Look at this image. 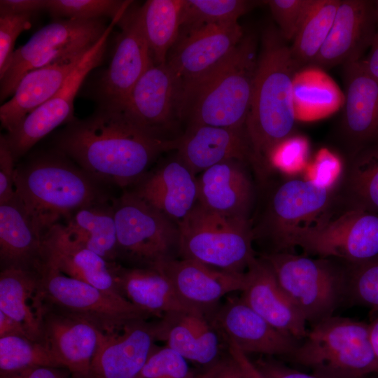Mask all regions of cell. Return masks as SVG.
I'll return each mask as SVG.
<instances>
[{"mask_svg": "<svg viewBox=\"0 0 378 378\" xmlns=\"http://www.w3.org/2000/svg\"><path fill=\"white\" fill-rule=\"evenodd\" d=\"M108 25L101 19L57 20L41 28L15 50L0 78L1 102L12 96L29 71L58 60L85 53Z\"/></svg>", "mask_w": 378, "mask_h": 378, "instance_id": "8fae6325", "label": "cell"}, {"mask_svg": "<svg viewBox=\"0 0 378 378\" xmlns=\"http://www.w3.org/2000/svg\"><path fill=\"white\" fill-rule=\"evenodd\" d=\"M377 30L374 1L341 0L328 36L312 65L329 68L361 60Z\"/></svg>", "mask_w": 378, "mask_h": 378, "instance_id": "d6986e66", "label": "cell"}, {"mask_svg": "<svg viewBox=\"0 0 378 378\" xmlns=\"http://www.w3.org/2000/svg\"><path fill=\"white\" fill-rule=\"evenodd\" d=\"M337 190L344 204L378 214V140L347 159Z\"/></svg>", "mask_w": 378, "mask_h": 378, "instance_id": "836d02e7", "label": "cell"}, {"mask_svg": "<svg viewBox=\"0 0 378 378\" xmlns=\"http://www.w3.org/2000/svg\"><path fill=\"white\" fill-rule=\"evenodd\" d=\"M20 336L31 337L22 324L0 311V337Z\"/></svg>", "mask_w": 378, "mask_h": 378, "instance_id": "db71d44e", "label": "cell"}, {"mask_svg": "<svg viewBox=\"0 0 378 378\" xmlns=\"http://www.w3.org/2000/svg\"><path fill=\"white\" fill-rule=\"evenodd\" d=\"M246 276L241 300L272 326L302 341L308 332L307 321L283 290L267 262L261 257L256 258Z\"/></svg>", "mask_w": 378, "mask_h": 378, "instance_id": "cb8c5ba5", "label": "cell"}, {"mask_svg": "<svg viewBox=\"0 0 378 378\" xmlns=\"http://www.w3.org/2000/svg\"><path fill=\"white\" fill-rule=\"evenodd\" d=\"M188 360L167 346L155 345L136 378H196Z\"/></svg>", "mask_w": 378, "mask_h": 378, "instance_id": "7bdbcfd3", "label": "cell"}, {"mask_svg": "<svg viewBox=\"0 0 378 378\" xmlns=\"http://www.w3.org/2000/svg\"><path fill=\"white\" fill-rule=\"evenodd\" d=\"M312 0H268L278 30L286 41H293L312 4Z\"/></svg>", "mask_w": 378, "mask_h": 378, "instance_id": "ee69618b", "label": "cell"}, {"mask_svg": "<svg viewBox=\"0 0 378 378\" xmlns=\"http://www.w3.org/2000/svg\"><path fill=\"white\" fill-rule=\"evenodd\" d=\"M196 378H244L236 360L227 351L218 361L197 374Z\"/></svg>", "mask_w": 378, "mask_h": 378, "instance_id": "c3c4849f", "label": "cell"}, {"mask_svg": "<svg viewBox=\"0 0 378 378\" xmlns=\"http://www.w3.org/2000/svg\"><path fill=\"white\" fill-rule=\"evenodd\" d=\"M256 37L244 34L234 50L183 92L181 118L188 126L244 129L258 60Z\"/></svg>", "mask_w": 378, "mask_h": 378, "instance_id": "277c9868", "label": "cell"}, {"mask_svg": "<svg viewBox=\"0 0 378 378\" xmlns=\"http://www.w3.org/2000/svg\"><path fill=\"white\" fill-rule=\"evenodd\" d=\"M42 366L62 368L51 351L41 342L20 336L0 337V374Z\"/></svg>", "mask_w": 378, "mask_h": 378, "instance_id": "f35d334b", "label": "cell"}, {"mask_svg": "<svg viewBox=\"0 0 378 378\" xmlns=\"http://www.w3.org/2000/svg\"><path fill=\"white\" fill-rule=\"evenodd\" d=\"M296 120H316L330 115L343 106L342 93L336 83L317 66L300 69L293 81Z\"/></svg>", "mask_w": 378, "mask_h": 378, "instance_id": "d6a6232c", "label": "cell"}, {"mask_svg": "<svg viewBox=\"0 0 378 378\" xmlns=\"http://www.w3.org/2000/svg\"><path fill=\"white\" fill-rule=\"evenodd\" d=\"M14 185L15 194L46 232L62 217L110 200L105 185L57 149L16 167Z\"/></svg>", "mask_w": 378, "mask_h": 378, "instance_id": "3957f363", "label": "cell"}, {"mask_svg": "<svg viewBox=\"0 0 378 378\" xmlns=\"http://www.w3.org/2000/svg\"><path fill=\"white\" fill-rule=\"evenodd\" d=\"M305 253L346 265L378 259V214L338 202L300 241Z\"/></svg>", "mask_w": 378, "mask_h": 378, "instance_id": "7c38bea8", "label": "cell"}, {"mask_svg": "<svg viewBox=\"0 0 378 378\" xmlns=\"http://www.w3.org/2000/svg\"><path fill=\"white\" fill-rule=\"evenodd\" d=\"M344 66V113L341 139L349 159L378 140V80L361 60Z\"/></svg>", "mask_w": 378, "mask_h": 378, "instance_id": "ffe728a7", "label": "cell"}, {"mask_svg": "<svg viewBox=\"0 0 378 378\" xmlns=\"http://www.w3.org/2000/svg\"><path fill=\"white\" fill-rule=\"evenodd\" d=\"M255 365L267 378H323L292 370L272 359H260Z\"/></svg>", "mask_w": 378, "mask_h": 378, "instance_id": "681fc988", "label": "cell"}, {"mask_svg": "<svg viewBox=\"0 0 378 378\" xmlns=\"http://www.w3.org/2000/svg\"><path fill=\"white\" fill-rule=\"evenodd\" d=\"M155 338L184 357L204 368L212 365L224 355L225 345L209 318L191 311L164 314L153 321Z\"/></svg>", "mask_w": 378, "mask_h": 378, "instance_id": "d4e9b609", "label": "cell"}, {"mask_svg": "<svg viewBox=\"0 0 378 378\" xmlns=\"http://www.w3.org/2000/svg\"><path fill=\"white\" fill-rule=\"evenodd\" d=\"M44 232L16 194L0 204L1 269L38 270L43 263Z\"/></svg>", "mask_w": 378, "mask_h": 378, "instance_id": "83f0119b", "label": "cell"}, {"mask_svg": "<svg viewBox=\"0 0 378 378\" xmlns=\"http://www.w3.org/2000/svg\"><path fill=\"white\" fill-rule=\"evenodd\" d=\"M344 167L340 158L326 148H321L308 162L303 178L324 188H336L342 177Z\"/></svg>", "mask_w": 378, "mask_h": 378, "instance_id": "f6af8a7d", "label": "cell"}, {"mask_svg": "<svg viewBox=\"0 0 378 378\" xmlns=\"http://www.w3.org/2000/svg\"><path fill=\"white\" fill-rule=\"evenodd\" d=\"M0 378H72L69 372L62 368L37 367L24 371L0 374Z\"/></svg>", "mask_w": 378, "mask_h": 378, "instance_id": "816d5d0a", "label": "cell"}, {"mask_svg": "<svg viewBox=\"0 0 378 378\" xmlns=\"http://www.w3.org/2000/svg\"><path fill=\"white\" fill-rule=\"evenodd\" d=\"M182 90L167 63L153 64L132 89L121 111L160 138L181 118Z\"/></svg>", "mask_w": 378, "mask_h": 378, "instance_id": "2e32d148", "label": "cell"}, {"mask_svg": "<svg viewBox=\"0 0 378 378\" xmlns=\"http://www.w3.org/2000/svg\"><path fill=\"white\" fill-rule=\"evenodd\" d=\"M299 71L290 46L277 27L263 31L258 55L253 94L245 131L252 151V166L261 181L270 174L272 148L290 136L296 117L293 81Z\"/></svg>", "mask_w": 378, "mask_h": 378, "instance_id": "7a4b0ae2", "label": "cell"}, {"mask_svg": "<svg viewBox=\"0 0 378 378\" xmlns=\"http://www.w3.org/2000/svg\"><path fill=\"white\" fill-rule=\"evenodd\" d=\"M15 159L4 134L0 136V204L11 199L15 194L14 177Z\"/></svg>", "mask_w": 378, "mask_h": 378, "instance_id": "7dc6e473", "label": "cell"}, {"mask_svg": "<svg viewBox=\"0 0 378 378\" xmlns=\"http://www.w3.org/2000/svg\"><path fill=\"white\" fill-rule=\"evenodd\" d=\"M244 164L239 160H229L203 171L197 177V203L220 215L248 218L254 190Z\"/></svg>", "mask_w": 378, "mask_h": 378, "instance_id": "f1b7e54d", "label": "cell"}, {"mask_svg": "<svg viewBox=\"0 0 378 378\" xmlns=\"http://www.w3.org/2000/svg\"><path fill=\"white\" fill-rule=\"evenodd\" d=\"M154 322L137 319L103 334L87 378H136L155 346Z\"/></svg>", "mask_w": 378, "mask_h": 378, "instance_id": "44dd1931", "label": "cell"}, {"mask_svg": "<svg viewBox=\"0 0 378 378\" xmlns=\"http://www.w3.org/2000/svg\"><path fill=\"white\" fill-rule=\"evenodd\" d=\"M116 280L121 295L153 316L159 318L164 314L179 311L200 312L181 298L161 269L125 267L118 263Z\"/></svg>", "mask_w": 378, "mask_h": 378, "instance_id": "4dcf8cb0", "label": "cell"}, {"mask_svg": "<svg viewBox=\"0 0 378 378\" xmlns=\"http://www.w3.org/2000/svg\"><path fill=\"white\" fill-rule=\"evenodd\" d=\"M372 344L378 358V316L369 324Z\"/></svg>", "mask_w": 378, "mask_h": 378, "instance_id": "9f6ffc18", "label": "cell"}, {"mask_svg": "<svg viewBox=\"0 0 378 378\" xmlns=\"http://www.w3.org/2000/svg\"><path fill=\"white\" fill-rule=\"evenodd\" d=\"M323 378H365L378 373L369 324L333 316L312 325L288 357Z\"/></svg>", "mask_w": 378, "mask_h": 378, "instance_id": "5b68a950", "label": "cell"}, {"mask_svg": "<svg viewBox=\"0 0 378 378\" xmlns=\"http://www.w3.org/2000/svg\"><path fill=\"white\" fill-rule=\"evenodd\" d=\"M283 290L312 325L332 316L346 290L345 269L328 258H312L291 252L261 256Z\"/></svg>", "mask_w": 378, "mask_h": 378, "instance_id": "30bf717a", "label": "cell"}, {"mask_svg": "<svg viewBox=\"0 0 378 378\" xmlns=\"http://www.w3.org/2000/svg\"><path fill=\"white\" fill-rule=\"evenodd\" d=\"M43 262L69 277L121 295L116 280L119 262H108L78 244L64 232L59 223L45 234Z\"/></svg>", "mask_w": 378, "mask_h": 378, "instance_id": "603a6c76", "label": "cell"}, {"mask_svg": "<svg viewBox=\"0 0 378 378\" xmlns=\"http://www.w3.org/2000/svg\"><path fill=\"white\" fill-rule=\"evenodd\" d=\"M64 232L74 241L108 262H118V249L113 204L108 202L81 208L74 212Z\"/></svg>", "mask_w": 378, "mask_h": 378, "instance_id": "1f68e13d", "label": "cell"}, {"mask_svg": "<svg viewBox=\"0 0 378 378\" xmlns=\"http://www.w3.org/2000/svg\"><path fill=\"white\" fill-rule=\"evenodd\" d=\"M43 342L72 378H87L104 332L89 321L43 305L34 307Z\"/></svg>", "mask_w": 378, "mask_h": 378, "instance_id": "ac0fdd59", "label": "cell"}, {"mask_svg": "<svg viewBox=\"0 0 378 378\" xmlns=\"http://www.w3.org/2000/svg\"><path fill=\"white\" fill-rule=\"evenodd\" d=\"M244 34L238 22L181 29L166 63L180 82L182 97L189 86L224 61Z\"/></svg>", "mask_w": 378, "mask_h": 378, "instance_id": "9a60e30c", "label": "cell"}, {"mask_svg": "<svg viewBox=\"0 0 378 378\" xmlns=\"http://www.w3.org/2000/svg\"><path fill=\"white\" fill-rule=\"evenodd\" d=\"M361 62L366 71L378 80V30L370 46V50L365 59Z\"/></svg>", "mask_w": 378, "mask_h": 378, "instance_id": "11a10c76", "label": "cell"}, {"mask_svg": "<svg viewBox=\"0 0 378 378\" xmlns=\"http://www.w3.org/2000/svg\"><path fill=\"white\" fill-rule=\"evenodd\" d=\"M118 24L120 32L97 90L101 108L121 111L132 89L153 61L142 29L139 6L132 4Z\"/></svg>", "mask_w": 378, "mask_h": 378, "instance_id": "5bb4252c", "label": "cell"}, {"mask_svg": "<svg viewBox=\"0 0 378 378\" xmlns=\"http://www.w3.org/2000/svg\"><path fill=\"white\" fill-rule=\"evenodd\" d=\"M31 27V14L0 15V78L14 52L18 36Z\"/></svg>", "mask_w": 378, "mask_h": 378, "instance_id": "bcb514c9", "label": "cell"}, {"mask_svg": "<svg viewBox=\"0 0 378 378\" xmlns=\"http://www.w3.org/2000/svg\"><path fill=\"white\" fill-rule=\"evenodd\" d=\"M309 142L302 136H290L270 150L267 157L269 172L277 171L288 176L304 172L308 164Z\"/></svg>", "mask_w": 378, "mask_h": 378, "instance_id": "b9f144b4", "label": "cell"}, {"mask_svg": "<svg viewBox=\"0 0 378 378\" xmlns=\"http://www.w3.org/2000/svg\"><path fill=\"white\" fill-rule=\"evenodd\" d=\"M38 281V270L1 269L0 311L22 324L32 340L44 344L40 322L29 303L32 304Z\"/></svg>", "mask_w": 378, "mask_h": 378, "instance_id": "e575fe53", "label": "cell"}, {"mask_svg": "<svg viewBox=\"0 0 378 378\" xmlns=\"http://www.w3.org/2000/svg\"><path fill=\"white\" fill-rule=\"evenodd\" d=\"M159 269L169 277L181 298L207 317L223 296L242 292L246 285V272H230L190 259H172Z\"/></svg>", "mask_w": 378, "mask_h": 378, "instance_id": "7402d4cb", "label": "cell"}, {"mask_svg": "<svg viewBox=\"0 0 378 378\" xmlns=\"http://www.w3.org/2000/svg\"><path fill=\"white\" fill-rule=\"evenodd\" d=\"M338 186L324 188L304 178H288L271 192L253 237L268 241L270 253L290 252L334 208Z\"/></svg>", "mask_w": 378, "mask_h": 378, "instance_id": "8992f818", "label": "cell"}, {"mask_svg": "<svg viewBox=\"0 0 378 378\" xmlns=\"http://www.w3.org/2000/svg\"><path fill=\"white\" fill-rule=\"evenodd\" d=\"M263 2L248 0H184L181 29L236 23L241 16Z\"/></svg>", "mask_w": 378, "mask_h": 378, "instance_id": "74e56055", "label": "cell"}, {"mask_svg": "<svg viewBox=\"0 0 378 378\" xmlns=\"http://www.w3.org/2000/svg\"><path fill=\"white\" fill-rule=\"evenodd\" d=\"M177 158L195 175L219 162L236 160L252 163L244 129L190 125L176 139Z\"/></svg>", "mask_w": 378, "mask_h": 378, "instance_id": "484cf974", "label": "cell"}, {"mask_svg": "<svg viewBox=\"0 0 378 378\" xmlns=\"http://www.w3.org/2000/svg\"><path fill=\"white\" fill-rule=\"evenodd\" d=\"M132 4L120 0H47L46 10L53 16L76 20L115 18Z\"/></svg>", "mask_w": 378, "mask_h": 378, "instance_id": "ab89813d", "label": "cell"}, {"mask_svg": "<svg viewBox=\"0 0 378 378\" xmlns=\"http://www.w3.org/2000/svg\"><path fill=\"white\" fill-rule=\"evenodd\" d=\"M375 3V10H376V17H377V27H378V0L374 1Z\"/></svg>", "mask_w": 378, "mask_h": 378, "instance_id": "6f0895ef", "label": "cell"}, {"mask_svg": "<svg viewBox=\"0 0 378 378\" xmlns=\"http://www.w3.org/2000/svg\"><path fill=\"white\" fill-rule=\"evenodd\" d=\"M227 349L239 365L244 378H267L253 363L248 355L231 343H227Z\"/></svg>", "mask_w": 378, "mask_h": 378, "instance_id": "f5cc1de1", "label": "cell"}, {"mask_svg": "<svg viewBox=\"0 0 378 378\" xmlns=\"http://www.w3.org/2000/svg\"><path fill=\"white\" fill-rule=\"evenodd\" d=\"M184 0H148L139 6L142 29L154 64L167 62L181 31Z\"/></svg>", "mask_w": 378, "mask_h": 378, "instance_id": "d590c367", "label": "cell"}, {"mask_svg": "<svg viewBox=\"0 0 378 378\" xmlns=\"http://www.w3.org/2000/svg\"><path fill=\"white\" fill-rule=\"evenodd\" d=\"M85 53L58 60L25 74L11 98L0 107L2 127L7 132L11 131L28 114L52 98Z\"/></svg>", "mask_w": 378, "mask_h": 378, "instance_id": "f546056e", "label": "cell"}, {"mask_svg": "<svg viewBox=\"0 0 378 378\" xmlns=\"http://www.w3.org/2000/svg\"><path fill=\"white\" fill-rule=\"evenodd\" d=\"M178 227L181 258L235 273H244L256 259L248 218L220 215L197 203Z\"/></svg>", "mask_w": 378, "mask_h": 378, "instance_id": "52a82bcc", "label": "cell"}, {"mask_svg": "<svg viewBox=\"0 0 378 378\" xmlns=\"http://www.w3.org/2000/svg\"><path fill=\"white\" fill-rule=\"evenodd\" d=\"M341 0H312L302 23L290 46L298 68L312 64L332 26Z\"/></svg>", "mask_w": 378, "mask_h": 378, "instance_id": "8d00e7d4", "label": "cell"}, {"mask_svg": "<svg viewBox=\"0 0 378 378\" xmlns=\"http://www.w3.org/2000/svg\"><path fill=\"white\" fill-rule=\"evenodd\" d=\"M32 307L43 305L83 318L104 334L121 330L137 319L153 316L125 298L69 277L42 263Z\"/></svg>", "mask_w": 378, "mask_h": 378, "instance_id": "ba28073f", "label": "cell"}, {"mask_svg": "<svg viewBox=\"0 0 378 378\" xmlns=\"http://www.w3.org/2000/svg\"><path fill=\"white\" fill-rule=\"evenodd\" d=\"M124 13L111 20L104 34L83 55L59 90L4 134L15 160L64 121L72 120L75 97L88 74L102 62L108 38Z\"/></svg>", "mask_w": 378, "mask_h": 378, "instance_id": "4fadbf2b", "label": "cell"}, {"mask_svg": "<svg viewBox=\"0 0 378 378\" xmlns=\"http://www.w3.org/2000/svg\"><path fill=\"white\" fill-rule=\"evenodd\" d=\"M118 260L134 267L160 268L178 253L179 230L163 213L133 191L113 201Z\"/></svg>", "mask_w": 378, "mask_h": 378, "instance_id": "9c48e42d", "label": "cell"}, {"mask_svg": "<svg viewBox=\"0 0 378 378\" xmlns=\"http://www.w3.org/2000/svg\"><path fill=\"white\" fill-rule=\"evenodd\" d=\"M346 267V290L353 300L378 312V259Z\"/></svg>", "mask_w": 378, "mask_h": 378, "instance_id": "60d3db41", "label": "cell"}, {"mask_svg": "<svg viewBox=\"0 0 378 378\" xmlns=\"http://www.w3.org/2000/svg\"><path fill=\"white\" fill-rule=\"evenodd\" d=\"M56 149L104 185L137 183L161 153L176 148V139L142 129L121 111L100 109L72 120L55 139Z\"/></svg>", "mask_w": 378, "mask_h": 378, "instance_id": "6da1fadb", "label": "cell"}, {"mask_svg": "<svg viewBox=\"0 0 378 378\" xmlns=\"http://www.w3.org/2000/svg\"><path fill=\"white\" fill-rule=\"evenodd\" d=\"M208 318L225 344L231 343L246 355L288 358L300 343L272 326L241 298H229Z\"/></svg>", "mask_w": 378, "mask_h": 378, "instance_id": "e0dca14e", "label": "cell"}, {"mask_svg": "<svg viewBox=\"0 0 378 378\" xmlns=\"http://www.w3.org/2000/svg\"><path fill=\"white\" fill-rule=\"evenodd\" d=\"M132 191L178 223L198 202L197 178L178 158L147 174Z\"/></svg>", "mask_w": 378, "mask_h": 378, "instance_id": "4316f807", "label": "cell"}, {"mask_svg": "<svg viewBox=\"0 0 378 378\" xmlns=\"http://www.w3.org/2000/svg\"><path fill=\"white\" fill-rule=\"evenodd\" d=\"M47 0H1L0 15L33 14L46 10Z\"/></svg>", "mask_w": 378, "mask_h": 378, "instance_id": "f907efd6", "label": "cell"}]
</instances>
